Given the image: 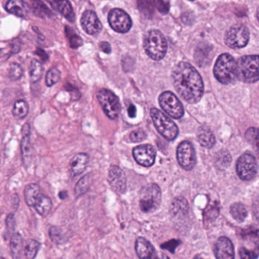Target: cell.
<instances>
[{
    "mask_svg": "<svg viewBox=\"0 0 259 259\" xmlns=\"http://www.w3.org/2000/svg\"><path fill=\"white\" fill-rule=\"evenodd\" d=\"M32 153L33 148L30 143V136H24L22 141V154L24 164L26 167H29L31 162Z\"/></svg>",
    "mask_w": 259,
    "mask_h": 259,
    "instance_id": "obj_26",
    "label": "cell"
},
{
    "mask_svg": "<svg viewBox=\"0 0 259 259\" xmlns=\"http://www.w3.org/2000/svg\"><path fill=\"white\" fill-rule=\"evenodd\" d=\"M58 196L61 199H65L68 197V193H67L66 191H61L59 193H58Z\"/></svg>",
    "mask_w": 259,
    "mask_h": 259,
    "instance_id": "obj_47",
    "label": "cell"
},
{
    "mask_svg": "<svg viewBox=\"0 0 259 259\" xmlns=\"http://www.w3.org/2000/svg\"><path fill=\"white\" fill-rule=\"evenodd\" d=\"M65 32H66L67 36L69 37L71 47L72 48L76 49L82 45V38L79 35H77L72 29L69 27H66Z\"/></svg>",
    "mask_w": 259,
    "mask_h": 259,
    "instance_id": "obj_36",
    "label": "cell"
},
{
    "mask_svg": "<svg viewBox=\"0 0 259 259\" xmlns=\"http://www.w3.org/2000/svg\"><path fill=\"white\" fill-rule=\"evenodd\" d=\"M89 162V157L87 154L80 153L74 156L70 161V170L74 175L82 173L87 168Z\"/></svg>",
    "mask_w": 259,
    "mask_h": 259,
    "instance_id": "obj_19",
    "label": "cell"
},
{
    "mask_svg": "<svg viewBox=\"0 0 259 259\" xmlns=\"http://www.w3.org/2000/svg\"><path fill=\"white\" fill-rule=\"evenodd\" d=\"M139 198L141 210L144 213L154 212L161 205V188L157 184H149L142 188Z\"/></svg>",
    "mask_w": 259,
    "mask_h": 259,
    "instance_id": "obj_6",
    "label": "cell"
},
{
    "mask_svg": "<svg viewBox=\"0 0 259 259\" xmlns=\"http://www.w3.org/2000/svg\"><path fill=\"white\" fill-rule=\"evenodd\" d=\"M134 158L138 164L143 167H151L156 158V150L150 144L137 146L132 151Z\"/></svg>",
    "mask_w": 259,
    "mask_h": 259,
    "instance_id": "obj_13",
    "label": "cell"
},
{
    "mask_svg": "<svg viewBox=\"0 0 259 259\" xmlns=\"http://www.w3.org/2000/svg\"><path fill=\"white\" fill-rule=\"evenodd\" d=\"M61 78V73L58 69L54 68V69H50L46 75V84L48 87L55 85L56 83L59 81Z\"/></svg>",
    "mask_w": 259,
    "mask_h": 259,
    "instance_id": "obj_35",
    "label": "cell"
},
{
    "mask_svg": "<svg viewBox=\"0 0 259 259\" xmlns=\"http://www.w3.org/2000/svg\"><path fill=\"white\" fill-rule=\"evenodd\" d=\"M108 22L111 27L119 33H126L132 26L130 17L120 8H114L109 12Z\"/></svg>",
    "mask_w": 259,
    "mask_h": 259,
    "instance_id": "obj_12",
    "label": "cell"
},
{
    "mask_svg": "<svg viewBox=\"0 0 259 259\" xmlns=\"http://www.w3.org/2000/svg\"><path fill=\"white\" fill-rule=\"evenodd\" d=\"M100 48L101 49L103 52L106 53V54H111V44H109L108 42H101L100 44Z\"/></svg>",
    "mask_w": 259,
    "mask_h": 259,
    "instance_id": "obj_42",
    "label": "cell"
},
{
    "mask_svg": "<svg viewBox=\"0 0 259 259\" xmlns=\"http://www.w3.org/2000/svg\"><path fill=\"white\" fill-rule=\"evenodd\" d=\"M49 236L53 242L56 244H63L68 240L67 234L62 228L53 226L49 230Z\"/></svg>",
    "mask_w": 259,
    "mask_h": 259,
    "instance_id": "obj_29",
    "label": "cell"
},
{
    "mask_svg": "<svg viewBox=\"0 0 259 259\" xmlns=\"http://www.w3.org/2000/svg\"><path fill=\"white\" fill-rule=\"evenodd\" d=\"M128 113H129V116L134 118L136 115V107L134 105H130V107L128 109Z\"/></svg>",
    "mask_w": 259,
    "mask_h": 259,
    "instance_id": "obj_44",
    "label": "cell"
},
{
    "mask_svg": "<svg viewBox=\"0 0 259 259\" xmlns=\"http://www.w3.org/2000/svg\"><path fill=\"white\" fill-rule=\"evenodd\" d=\"M197 138L199 144L206 148H211L215 144V137L209 128L201 127L198 130Z\"/></svg>",
    "mask_w": 259,
    "mask_h": 259,
    "instance_id": "obj_20",
    "label": "cell"
},
{
    "mask_svg": "<svg viewBox=\"0 0 259 259\" xmlns=\"http://www.w3.org/2000/svg\"><path fill=\"white\" fill-rule=\"evenodd\" d=\"M170 211L174 219H183L189 214V205L187 200L183 197L175 198L173 201Z\"/></svg>",
    "mask_w": 259,
    "mask_h": 259,
    "instance_id": "obj_17",
    "label": "cell"
},
{
    "mask_svg": "<svg viewBox=\"0 0 259 259\" xmlns=\"http://www.w3.org/2000/svg\"><path fill=\"white\" fill-rule=\"evenodd\" d=\"M211 46L201 44L198 46L196 51V62L200 65H204V62H209L210 55L211 54Z\"/></svg>",
    "mask_w": 259,
    "mask_h": 259,
    "instance_id": "obj_27",
    "label": "cell"
},
{
    "mask_svg": "<svg viewBox=\"0 0 259 259\" xmlns=\"http://www.w3.org/2000/svg\"><path fill=\"white\" fill-rule=\"evenodd\" d=\"M136 251L139 259H153L157 253L155 248L144 237H139L136 242Z\"/></svg>",
    "mask_w": 259,
    "mask_h": 259,
    "instance_id": "obj_18",
    "label": "cell"
},
{
    "mask_svg": "<svg viewBox=\"0 0 259 259\" xmlns=\"http://www.w3.org/2000/svg\"><path fill=\"white\" fill-rule=\"evenodd\" d=\"M249 31L243 25H233L225 34V43L232 49L242 48L249 43Z\"/></svg>",
    "mask_w": 259,
    "mask_h": 259,
    "instance_id": "obj_8",
    "label": "cell"
},
{
    "mask_svg": "<svg viewBox=\"0 0 259 259\" xmlns=\"http://www.w3.org/2000/svg\"><path fill=\"white\" fill-rule=\"evenodd\" d=\"M82 29L90 35H97L102 30V24L93 11L84 12L81 19Z\"/></svg>",
    "mask_w": 259,
    "mask_h": 259,
    "instance_id": "obj_15",
    "label": "cell"
},
{
    "mask_svg": "<svg viewBox=\"0 0 259 259\" xmlns=\"http://www.w3.org/2000/svg\"><path fill=\"white\" fill-rule=\"evenodd\" d=\"M23 75V69L18 63H12L9 69V77L12 80H19Z\"/></svg>",
    "mask_w": 259,
    "mask_h": 259,
    "instance_id": "obj_37",
    "label": "cell"
},
{
    "mask_svg": "<svg viewBox=\"0 0 259 259\" xmlns=\"http://www.w3.org/2000/svg\"><path fill=\"white\" fill-rule=\"evenodd\" d=\"M230 214L237 222L242 223L246 220L248 215L247 209L244 204L240 202L234 203L230 207Z\"/></svg>",
    "mask_w": 259,
    "mask_h": 259,
    "instance_id": "obj_30",
    "label": "cell"
},
{
    "mask_svg": "<svg viewBox=\"0 0 259 259\" xmlns=\"http://www.w3.org/2000/svg\"><path fill=\"white\" fill-rule=\"evenodd\" d=\"M23 238L20 233L13 234L11 238L10 249L12 256L15 259H19L23 249Z\"/></svg>",
    "mask_w": 259,
    "mask_h": 259,
    "instance_id": "obj_28",
    "label": "cell"
},
{
    "mask_svg": "<svg viewBox=\"0 0 259 259\" xmlns=\"http://www.w3.org/2000/svg\"><path fill=\"white\" fill-rule=\"evenodd\" d=\"M150 114L154 126L163 137L168 141L174 140L177 137L179 129L170 117L156 108L151 109Z\"/></svg>",
    "mask_w": 259,
    "mask_h": 259,
    "instance_id": "obj_5",
    "label": "cell"
},
{
    "mask_svg": "<svg viewBox=\"0 0 259 259\" xmlns=\"http://www.w3.org/2000/svg\"><path fill=\"white\" fill-rule=\"evenodd\" d=\"M29 111V104L26 101L22 100H18V101L15 102V105H14L12 114H13V115L15 118L22 119V118H25L28 115Z\"/></svg>",
    "mask_w": 259,
    "mask_h": 259,
    "instance_id": "obj_32",
    "label": "cell"
},
{
    "mask_svg": "<svg viewBox=\"0 0 259 259\" xmlns=\"http://www.w3.org/2000/svg\"><path fill=\"white\" fill-rule=\"evenodd\" d=\"M44 72V69L42 64L37 59H33L30 62V69H29V75L31 82L35 83L41 79L42 75Z\"/></svg>",
    "mask_w": 259,
    "mask_h": 259,
    "instance_id": "obj_31",
    "label": "cell"
},
{
    "mask_svg": "<svg viewBox=\"0 0 259 259\" xmlns=\"http://www.w3.org/2000/svg\"><path fill=\"white\" fill-rule=\"evenodd\" d=\"M176 157L179 165L186 171H191L196 164V150L191 142L183 141L177 147Z\"/></svg>",
    "mask_w": 259,
    "mask_h": 259,
    "instance_id": "obj_11",
    "label": "cell"
},
{
    "mask_svg": "<svg viewBox=\"0 0 259 259\" xmlns=\"http://www.w3.org/2000/svg\"><path fill=\"white\" fill-rule=\"evenodd\" d=\"M239 256L242 259H256L258 258V253H255L254 251L249 250L242 247L239 249Z\"/></svg>",
    "mask_w": 259,
    "mask_h": 259,
    "instance_id": "obj_40",
    "label": "cell"
},
{
    "mask_svg": "<svg viewBox=\"0 0 259 259\" xmlns=\"http://www.w3.org/2000/svg\"><path fill=\"white\" fill-rule=\"evenodd\" d=\"M259 56H244L237 64V79L245 83H256L259 81Z\"/></svg>",
    "mask_w": 259,
    "mask_h": 259,
    "instance_id": "obj_4",
    "label": "cell"
},
{
    "mask_svg": "<svg viewBox=\"0 0 259 259\" xmlns=\"http://www.w3.org/2000/svg\"><path fill=\"white\" fill-rule=\"evenodd\" d=\"M146 138H147V134L142 129H136V130L133 131L130 135L131 140H132V142H135V143L142 142Z\"/></svg>",
    "mask_w": 259,
    "mask_h": 259,
    "instance_id": "obj_38",
    "label": "cell"
},
{
    "mask_svg": "<svg viewBox=\"0 0 259 259\" xmlns=\"http://www.w3.org/2000/svg\"><path fill=\"white\" fill-rule=\"evenodd\" d=\"M246 138L248 142L258 145V129L256 128H249L246 132Z\"/></svg>",
    "mask_w": 259,
    "mask_h": 259,
    "instance_id": "obj_39",
    "label": "cell"
},
{
    "mask_svg": "<svg viewBox=\"0 0 259 259\" xmlns=\"http://www.w3.org/2000/svg\"><path fill=\"white\" fill-rule=\"evenodd\" d=\"M50 4L55 9L60 12L67 20L71 22L75 21V14L72 5L69 1H55V2H50Z\"/></svg>",
    "mask_w": 259,
    "mask_h": 259,
    "instance_id": "obj_22",
    "label": "cell"
},
{
    "mask_svg": "<svg viewBox=\"0 0 259 259\" xmlns=\"http://www.w3.org/2000/svg\"><path fill=\"white\" fill-rule=\"evenodd\" d=\"M52 206L53 203L51 199L48 196L40 194L33 207L35 208L36 211L40 215L46 217L51 211Z\"/></svg>",
    "mask_w": 259,
    "mask_h": 259,
    "instance_id": "obj_24",
    "label": "cell"
},
{
    "mask_svg": "<svg viewBox=\"0 0 259 259\" xmlns=\"http://www.w3.org/2000/svg\"><path fill=\"white\" fill-rule=\"evenodd\" d=\"M92 180H93V177H92L91 173L87 174V175H84L83 177L81 178L80 180L75 185V196L77 197H80L84 194H86L91 186Z\"/></svg>",
    "mask_w": 259,
    "mask_h": 259,
    "instance_id": "obj_25",
    "label": "cell"
},
{
    "mask_svg": "<svg viewBox=\"0 0 259 259\" xmlns=\"http://www.w3.org/2000/svg\"><path fill=\"white\" fill-rule=\"evenodd\" d=\"M159 104L164 112L175 119L182 118L184 108L180 100L171 91H164L159 97Z\"/></svg>",
    "mask_w": 259,
    "mask_h": 259,
    "instance_id": "obj_9",
    "label": "cell"
},
{
    "mask_svg": "<svg viewBox=\"0 0 259 259\" xmlns=\"http://www.w3.org/2000/svg\"><path fill=\"white\" fill-rule=\"evenodd\" d=\"M20 51V44L19 42H14L12 44V53L13 54H16V53Z\"/></svg>",
    "mask_w": 259,
    "mask_h": 259,
    "instance_id": "obj_45",
    "label": "cell"
},
{
    "mask_svg": "<svg viewBox=\"0 0 259 259\" xmlns=\"http://www.w3.org/2000/svg\"><path fill=\"white\" fill-rule=\"evenodd\" d=\"M174 87L183 100L196 104L204 94V83L197 70L191 64L180 62L172 72Z\"/></svg>",
    "mask_w": 259,
    "mask_h": 259,
    "instance_id": "obj_1",
    "label": "cell"
},
{
    "mask_svg": "<svg viewBox=\"0 0 259 259\" xmlns=\"http://www.w3.org/2000/svg\"><path fill=\"white\" fill-rule=\"evenodd\" d=\"M6 10L9 13L13 14V15H17V16L22 17V18H25L28 16L29 14V10H28V6L23 1L21 0H11L7 2L6 6H5Z\"/></svg>",
    "mask_w": 259,
    "mask_h": 259,
    "instance_id": "obj_21",
    "label": "cell"
},
{
    "mask_svg": "<svg viewBox=\"0 0 259 259\" xmlns=\"http://www.w3.org/2000/svg\"><path fill=\"white\" fill-rule=\"evenodd\" d=\"M30 128L29 124H25L22 128V135L24 136H30Z\"/></svg>",
    "mask_w": 259,
    "mask_h": 259,
    "instance_id": "obj_43",
    "label": "cell"
},
{
    "mask_svg": "<svg viewBox=\"0 0 259 259\" xmlns=\"http://www.w3.org/2000/svg\"><path fill=\"white\" fill-rule=\"evenodd\" d=\"M39 246H40L39 242L34 239H30L28 241L25 247V256L29 259H34L38 252Z\"/></svg>",
    "mask_w": 259,
    "mask_h": 259,
    "instance_id": "obj_34",
    "label": "cell"
},
{
    "mask_svg": "<svg viewBox=\"0 0 259 259\" xmlns=\"http://www.w3.org/2000/svg\"><path fill=\"white\" fill-rule=\"evenodd\" d=\"M216 259H234L235 251L230 239L221 236L217 239L215 244Z\"/></svg>",
    "mask_w": 259,
    "mask_h": 259,
    "instance_id": "obj_16",
    "label": "cell"
},
{
    "mask_svg": "<svg viewBox=\"0 0 259 259\" xmlns=\"http://www.w3.org/2000/svg\"><path fill=\"white\" fill-rule=\"evenodd\" d=\"M153 259H170L169 257L168 256H166L164 253H159V252H157V253H155V255H154V258H153Z\"/></svg>",
    "mask_w": 259,
    "mask_h": 259,
    "instance_id": "obj_46",
    "label": "cell"
},
{
    "mask_svg": "<svg viewBox=\"0 0 259 259\" xmlns=\"http://www.w3.org/2000/svg\"><path fill=\"white\" fill-rule=\"evenodd\" d=\"M144 49L147 55L154 60H161L167 51V43L164 34L158 30H150L144 38Z\"/></svg>",
    "mask_w": 259,
    "mask_h": 259,
    "instance_id": "obj_3",
    "label": "cell"
},
{
    "mask_svg": "<svg viewBox=\"0 0 259 259\" xmlns=\"http://www.w3.org/2000/svg\"><path fill=\"white\" fill-rule=\"evenodd\" d=\"M40 194L41 193H40V186L37 184H29L25 187L24 192L25 202L30 207H33Z\"/></svg>",
    "mask_w": 259,
    "mask_h": 259,
    "instance_id": "obj_23",
    "label": "cell"
},
{
    "mask_svg": "<svg viewBox=\"0 0 259 259\" xmlns=\"http://www.w3.org/2000/svg\"><path fill=\"white\" fill-rule=\"evenodd\" d=\"M214 74L218 82L224 85L233 83L237 79V64L228 54L220 56L214 67Z\"/></svg>",
    "mask_w": 259,
    "mask_h": 259,
    "instance_id": "obj_2",
    "label": "cell"
},
{
    "mask_svg": "<svg viewBox=\"0 0 259 259\" xmlns=\"http://www.w3.org/2000/svg\"><path fill=\"white\" fill-rule=\"evenodd\" d=\"M109 183L118 194H123L126 190V177L121 168L117 166H112L109 170Z\"/></svg>",
    "mask_w": 259,
    "mask_h": 259,
    "instance_id": "obj_14",
    "label": "cell"
},
{
    "mask_svg": "<svg viewBox=\"0 0 259 259\" xmlns=\"http://www.w3.org/2000/svg\"><path fill=\"white\" fill-rule=\"evenodd\" d=\"M236 173L242 180L249 181L254 179L258 173L256 157L249 153L242 154L236 163Z\"/></svg>",
    "mask_w": 259,
    "mask_h": 259,
    "instance_id": "obj_10",
    "label": "cell"
},
{
    "mask_svg": "<svg viewBox=\"0 0 259 259\" xmlns=\"http://www.w3.org/2000/svg\"><path fill=\"white\" fill-rule=\"evenodd\" d=\"M3 55V51L2 50H0V57H2Z\"/></svg>",
    "mask_w": 259,
    "mask_h": 259,
    "instance_id": "obj_48",
    "label": "cell"
},
{
    "mask_svg": "<svg viewBox=\"0 0 259 259\" xmlns=\"http://www.w3.org/2000/svg\"><path fill=\"white\" fill-rule=\"evenodd\" d=\"M6 226L9 230H14L15 228V220L13 214H9L6 217Z\"/></svg>",
    "mask_w": 259,
    "mask_h": 259,
    "instance_id": "obj_41",
    "label": "cell"
},
{
    "mask_svg": "<svg viewBox=\"0 0 259 259\" xmlns=\"http://www.w3.org/2000/svg\"><path fill=\"white\" fill-rule=\"evenodd\" d=\"M194 259H203L201 257V256H196V257L194 258Z\"/></svg>",
    "mask_w": 259,
    "mask_h": 259,
    "instance_id": "obj_49",
    "label": "cell"
},
{
    "mask_svg": "<svg viewBox=\"0 0 259 259\" xmlns=\"http://www.w3.org/2000/svg\"><path fill=\"white\" fill-rule=\"evenodd\" d=\"M0 259H5V258L1 257L0 258Z\"/></svg>",
    "mask_w": 259,
    "mask_h": 259,
    "instance_id": "obj_50",
    "label": "cell"
},
{
    "mask_svg": "<svg viewBox=\"0 0 259 259\" xmlns=\"http://www.w3.org/2000/svg\"><path fill=\"white\" fill-rule=\"evenodd\" d=\"M231 156L229 152L226 150H222L216 157V166L217 168L224 170L230 166L231 163Z\"/></svg>",
    "mask_w": 259,
    "mask_h": 259,
    "instance_id": "obj_33",
    "label": "cell"
},
{
    "mask_svg": "<svg viewBox=\"0 0 259 259\" xmlns=\"http://www.w3.org/2000/svg\"><path fill=\"white\" fill-rule=\"evenodd\" d=\"M97 100L106 115L111 119H115L120 114L119 100L111 90L101 89L97 94Z\"/></svg>",
    "mask_w": 259,
    "mask_h": 259,
    "instance_id": "obj_7",
    "label": "cell"
}]
</instances>
